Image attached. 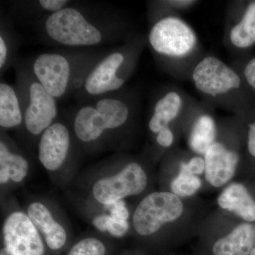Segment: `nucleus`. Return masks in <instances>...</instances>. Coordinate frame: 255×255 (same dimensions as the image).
Here are the masks:
<instances>
[{
  "mask_svg": "<svg viewBox=\"0 0 255 255\" xmlns=\"http://www.w3.org/2000/svg\"><path fill=\"white\" fill-rule=\"evenodd\" d=\"M44 29L52 41L65 46H97L105 39L102 28L73 7L50 14L45 21Z\"/></svg>",
  "mask_w": 255,
  "mask_h": 255,
  "instance_id": "nucleus-5",
  "label": "nucleus"
},
{
  "mask_svg": "<svg viewBox=\"0 0 255 255\" xmlns=\"http://www.w3.org/2000/svg\"><path fill=\"white\" fill-rule=\"evenodd\" d=\"M247 147L250 155L255 158V120L248 124Z\"/></svg>",
  "mask_w": 255,
  "mask_h": 255,
  "instance_id": "nucleus-31",
  "label": "nucleus"
},
{
  "mask_svg": "<svg viewBox=\"0 0 255 255\" xmlns=\"http://www.w3.org/2000/svg\"><path fill=\"white\" fill-rule=\"evenodd\" d=\"M156 142L157 145L164 149H168L174 145L175 142V132L174 129L164 128L156 135Z\"/></svg>",
  "mask_w": 255,
  "mask_h": 255,
  "instance_id": "nucleus-29",
  "label": "nucleus"
},
{
  "mask_svg": "<svg viewBox=\"0 0 255 255\" xmlns=\"http://www.w3.org/2000/svg\"><path fill=\"white\" fill-rule=\"evenodd\" d=\"M74 130L79 140L92 142L108 130V127L103 116L97 110L95 105H87L77 112L74 119Z\"/></svg>",
  "mask_w": 255,
  "mask_h": 255,
  "instance_id": "nucleus-18",
  "label": "nucleus"
},
{
  "mask_svg": "<svg viewBox=\"0 0 255 255\" xmlns=\"http://www.w3.org/2000/svg\"><path fill=\"white\" fill-rule=\"evenodd\" d=\"M69 2L67 0H41L38 1V4L42 9L53 14L66 7Z\"/></svg>",
  "mask_w": 255,
  "mask_h": 255,
  "instance_id": "nucleus-30",
  "label": "nucleus"
},
{
  "mask_svg": "<svg viewBox=\"0 0 255 255\" xmlns=\"http://www.w3.org/2000/svg\"><path fill=\"white\" fill-rule=\"evenodd\" d=\"M179 172L199 176L205 172V161L203 156L195 155L187 162L179 163Z\"/></svg>",
  "mask_w": 255,
  "mask_h": 255,
  "instance_id": "nucleus-25",
  "label": "nucleus"
},
{
  "mask_svg": "<svg viewBox=\"0 0 255 255\" xmlns=\"http://www.w3.org/2000/svg\"><path fill=\"white\" fill-rule=\"evenodd\" d=\"M237 70L241 74L245 83H246L255 92V57L248 60V63L244 65L243 69L241 70L237 69Z\"/></svg>",
  "mask_w": 255,
  "mask_h": 255,
  "instance_id": "nucleus-27",
  "label": "nucleus"
},
{
  "mask_svg": "<svg viewBox=\"0 0 255 255\" xmlns=\"http://www.w3.org/2000/svg\"><path fill=\"white\" fill-rule=\"evenodd\" d=\"M95 108L103 116L108 130L122 128L131 119L133 105L128 100L117 97H105L97 101Z\"/></svg>",
  "mask_w": 255,
  "mask_h": 255,
  "instance_id": "nucleus-19",
  "label": "nucleus"
},
{
  "mask_svg": "<svg viewBox=\"0 0 255 255\" xmlns=\"http://www.w3.org/2000/svg\"><path fill=\"white\" fill-rule=\"evenodd\" d=\"M0 164H6L10 171V179L19 183L27 175L28 163L22 155L10 152L7 146L0 142Z\"/></svg>",
  "mask_w": 255,
  "mask_h": 255,
  "instance_id": "nucleus-21",
  "label": "nucleus"
},
{
  "mask_svg": "<svg viewBox=\"0 0 255 255\" xmlns=\"http://www.w3.org/2000/svg\"><path fill=\"white\" fill-rule=\"evenodd\" d=\"M107 209L110 210V216L113 219L127 221L129 218V211L128 210L125 201L120 200L113 204L106 205Z\"/></svg>",
  "mask_w": 255,
  "mask_h": 255,
  "instance_id": "nucleus-28",
  "label": "nucleus"
},
{
  "mask_svg": "<svg viewBox=\"0 0 255 255\" xmlns=\"http://www.w3.org/2000/svg\"><path fill=\"white\" fill-rule=\"evenodd\" d=\"M4 248L18 255H43L39 232L28 215L21 211L8 216L3 226Z\"/></svg>",
  "mask_w": 255,
  "mask_h": 255,
  "instance_id": "nucleus-9",
  "label": "nucleus"
},
{
  "mask_svg": "<svg viewBox=\"0 0 255 255\" xmlns=\"http://www.w3.org/2000/svg\"><path fill=\"white\" fill-rule=\"evenodd\" d=\"M70 145L68 128L61 123H53L42 133L38 144V159L48 170H57L65 162Z\"/></svg>",
  "mask_w": 255,
  "mask_h": 255,
  "instance_id": "nucleus-13",
  "label": "nucleus"
},
{
  "mask_svg": "<svg viewBox=\"0 0 255 255\" xmlns=\"http://www.w3.org/2000/svg\"><path fill=\"white\" fill-rule=\"evenodd\" d=\"M189 80L206 102L236 115L243 113L241 92L245 82L232 65L214 55H203L191 70Z\"/></svg>",
  "mask_w": 255,
  "mask_h": 255,
  "instance_id": "nucleus-2",
  "label": "nucleus"
},
{
  "mask_svg": "<svg viewBox=\"0 0 255 255\" xmlns=\"http://www.w3.org/2000/svg\"><path fill=\"white\" fill-rule=\"evenodd\" d=\"M182 199L173 193H151L137 206L133 215V226L137 234L150 236L164 225L180 219L184 213Z\"/></svg>",
  "mask_w": 255,
  "mask_h": 255,
  "instance_id": "nucleus-6",
  "label": "nucleus"
},
{
  "mask_svg": "<svg viewBox=\"0 0 255 255\" xmlns=\"http://www.w3.org/2000/svg\"><path fill=\"white\" fill-rule=\"evenodd\" d=\"M8 57V46L2 36H0V68H4Z\"/></svg>",
  "mask_w": 255,
  "mask_h": 255,
  "instance_id": "nucleus-33",
  "label": "nucleus"
},
{
  "mask_svg": "<svg viewBox=\"0 0 255 255\" xmlns=\"http://www.w3.org/2000/svg\"><path fill=\"white\" fill-rule=\"evenodd\" d=\"M147 184V174L142 166L131 162L118 174L97 181L92 193L96 200L106 206L124 200L128 196L140 194L145 190Z\"/></svg>",
  "mask_w": 255,
  "mask_h": 255,
  "instance_id": "nucleus-8",
  "label": "nucleus"
},
{
  "mask_svg": "<svg viewBox=\"0 0 255 255\" xmlns=\"http://www.w3.org/2000/svg\"><path fill=\"white\" fill-rule=\"evenodd\" d=\"M251 255H255V243L254 248H253V251H252Z\"/></svg>",
  "mask_w": 255,
  "mask_h": 255,
  "instance_id": "nucleus-35",
  "label": "nucleus"
},
{
  "mask_svg": "<svg viewBox=\"0 0 255 255\" xmlns=\"http://www.w3.org/2000/svg\"><path fill=\"white\" fill-rule=\"evenodd\" d=\"M224 43L228 50H243L255 44V1L237 18L226 15Z\"/></svg>",
  "mask_w": 255,
  "mask_h": 255,
  "instance_id": "nucleus-14",
  "label": "nucleus"
},
{
  "mask_svg": "<svg viewBox=\"0 0 255 255\" xmlns=\"http://www.w3.org/2000/svg\"><path fill=\"white\" fill-rule=\"evenodd\" d=\"M203 157L206 181L216 188L226 185L233 179L241 159L239 152L232 147V143L219 135Z\"/></svg>",
  "mask_w": 255,
  "mask_h": 255,
  "instance_id": "nucleus-12",
  "label": "nucleus"
},
{
  "mask_svg": "<svg viewBox=\"0 0 255 255\" xmlns=\"http://www.w3.org/2000/svg\"><path fill=\"white\" fill-rule=\"evenodd\" d=\"M106 248L100 240L85 238L75 245L67 255H105Z\"/></svg>",
  "mask_w": 255,
  "mask_h": 255,
  "instance_id": "nucleus-23",
  "label": "nucleus"
},
{
  "mask_svg": "<svg viewBox=\"0 0 255 255\" xmlns=\"http://www.w3.org/2000/svg\"><path fill=\"white\" fill-rule=\"evenodd\" d=\"M199 1L195 0H169V1H157L158 11L154 18L166 14H179L181 11L190 9L198 4Z\"/></svg>",
  "mask_w": 255,
  "mask_h": 255,
  "instance_id": "nucleus-24",
  "label": "nucleus"
},
{
  "mask_svg": "<svg viewBox=\"0 0 255 255\" xmlns=\"http://www.w3.org/2000/svg\"><path fill=\"white\" fill-rule=\"evenodd\" d=\"M217 202L221 209L237 215L247 223L255 222V201L241 183H232L225 188Z\"/></svg>",
  "mask_w": 255,
  "mask_h": 255,
  "instance_id": "nucleus-17",
  "label": "nucleus"
},
{
  "mask_svg": "<svg viewBox=\"0 0 255 255\" xmlns=\"http://www.w3.org/2000/svg\"><path fill=\"white\" fill-rule=\"evenodd\" d=\"M196 100L184 90L176 86L164 89L157 97L148 122V128L157 135L164 128L172 126H184L189 118Z\"/></svg>",
  "mask_w": 255,
  "mask_h": 255,
  "instance_id": "nucleus-7",
  "label": "nucleus"
},
{
  "mask_svg": "<svg viewBox=\"0 0 255 255\" xmlns=\"http://www.w3.org/2000/svg\"><path fill=\"white\" fill-rule=\"evenodd\" d=\"M111 216L109 215H100L93 220L94 226L101 232L107 231V224L110 221Z\"/></svg>",
  "mask_w": 255,
  "mask_h": 255,
  "instance_id": "nucleus-32",
  "label": "nucleus"
},
{
  "mask_svg": "<svg viewBox=\"0 0 255 255\" xmlns=\"http://www.w3.org/2000/svg\"><path fill=\"white\" fill-rule=\"evenodd\" d=\"M147 42L161 66L179 80L189 79L194 65L204 55L195 30L179 14L155 18Z\"/></svg>",
  "mask_w": 255,
  "mask_h": 255,
  "instance_id": "nucleus-1",
  "label": "nucleus"
},
{
  "mask_svg": "<svg viewBox=\"0 0 255 255\" xmlns=\"http://www.w3.org/2000/svg\"><path fill=\"white\" fill-rule=\"evenodd\" d=\"M0 255H18L14 252L10 251L6 248H3L0 251Z\"/></svg>",
  "mask_w": 255,
  "mask_h": 255,
  "instance_id": "nucleus-34",
  "label": "nucleus"
},
{
  "mask_svg": "<svg viewBox=\"0 0 255 255\" xmlns=\"http://www.w3.org/2000/svg\"><path fill=\"white\" fill-rule=\"evenodd\" d=\"M27 95L28 104L23 110V122L30 133L38 135L49 128L56 118V100L36 80L30 82Z\"/></svg>",
  "mask_w": 255,
  "mask_h": 255,
  "instance_id": "nucleus-10",
  "label": "nucleus"
},
{
  "mask_svg": "<svg viewBox=\"0 0 255 255\" xmlns=\"http://www.w3.org/2000/svg\"><path fill=\"white\" fill-rule=\"evenodd\" d=\"M255 243V225L242 223L214 243L212 253L214 255H251Z\"/></svg>",
  "mask_w": 255,
  "mask_h": 255,
  "instance_id": "nucleus-16",
  "label": "nucleus"
},
{
  "mask_svg": "<svg viewBox=\"0 0 255 255\" xmlns=\"http://www.w3.org/2000/svg\"><path fill=\"white\" fill-rule=\"evenodd\" d=\"M202 187L199 176L179 172L170 184L171 192L179 198L191 197Z\"/></svg>",
  "mask_w": 255,
  "mask_h": 255,
  "instance_id": "nucleus-22",
  "label": "nucleus"
},
{
  "mask_svg": "<svg viewBox=\"0 0 255 255\" xmlns=\"http://www.w3.org/2000/svg\"><path fill=\"white\" fill-rule=\"evenodd\" d=\"M128 229L129 223L128 221L113 219L111 216L107 224V231L112 236L116 238L123 237L127 234Z\"/></svg>",
  "mask_w": 255,
  "mask_h": 255,
  "instance_id": "nucleus-26",
  "label": "nucleus"
},
{
  "mask_svg": "<svg viewBox=\"0 0 255 255\" xmlns=\"http://www.w3.org/2000/svg\"><path fill=\"white\" fill-rule=\"evenodd\" d=\"M28 216L43 235L47 246L53 251L63 248L67 234L63 226L53 219L49 210L40 202H33L28 208Z\"/></svg>",
  "mask_w": 255,
  "mask_h": 255,
  "instance_id": "nucleus-15",
  "label": "nucleus"
},
{
  "mask_svg": "<svg viewBox=\"0 0 255 255\" xmlns=\"http://www.w3.org/2000/svg\"><path fill=\"white\" fill-rule=\"evenodd\" d=\"M213 110L206 102L196 101L189 114L185 125L189 128L188 146L195 155L204 156L219 136V123Z\"/></svg>",
  "mask_w": 255,
  "mask_h": 255,
  "instance_id": "nucleus-11",
  "label": "nucleus"
},
{
  "mask_svg": "<svg viewBox=\"0 0 255 255\" xmlns=\"http://www.w3.org/2000/svg\"><path fill=\"white\" fill-rule=\"evenodd\" d=\"M23 122V110L16 91L11 85L0 84V126L11 128Z\"/></svg>",
  "mask_w": 255,
  "mask_h": 255,
  "instance_id": "nucleus-20",
  "label": "nucleus"
},
{
  "mask_svg": "<svg viewBox=\"0 0 255 255\" xmlns=\"http://www.w3.org/2000/svg\"><path fill=\"white\" fill-rule=\"evenodd\" d=\"M85 69L83 60L56 53L38 55L32 65L35 79L55 100L82 86L89 72Z\"/></svg>",
  "mask_w": 255,
  "mask_h": 255,
  "instance_id": "nucleus-4",
  "label": "nucleus"
},
{
  "mask_svg": "<svg viewBox=\"0 0 255 255\" xmlns=\"http://www.w3.org/2000/svg\"><path fill=\"white\" fill-rule=\"evenodd\" d=\"M143 45L144 38L137 37L94 65L83 84L87 95L99 97L122 89L133 71Z\"/></svg>",
  "mask_w": 255,
  "mask_h": 255,
  "instance_id": "nucleus-3",
  "label": "nucleus"
}]
</instances>
